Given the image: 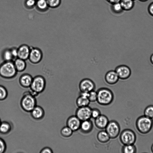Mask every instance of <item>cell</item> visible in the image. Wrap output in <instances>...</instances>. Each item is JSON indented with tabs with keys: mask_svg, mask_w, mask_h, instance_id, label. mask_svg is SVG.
Returning <instances> with one entry per match:
<instances>
[{
	"mask_svg": "<svg viewBox=\"0 0 153 153\" xmlns=\"http://www.w3.org/2000/svg\"><path fill=\"white\" fill-rule=\"evenodd\" d=\"M137 129L141 134L149 133L153 127V119L142 115L137 119L135 123Z\"/></svg>",
	"mask_w": 153,
	"mask_h": 153,
	"instance_id": "1",
	"label": "cell"
},
{
	"mask_svg": "<svg viewBox=\"0 0 153 153\" xmlns=\"http://www.w3.org/2000/svg\"><path fill=\"white\" fill-rule=\"evenodd\" d=\"M13 62L3 61L0 64V76L5 79L15 77L17 74Z\"/></svg>",
	"mask_w": 153,
	"mask_h": 153,
	"instance_id": "2",
	"label": "cell"
},
{
	"mask_svg": "<svg viewBox=\"0 0 153 153\" xmlns=\"http://www.w3.org/2000/svg\"><path fill=\"white\" fill-rule=\"evenodd\" d=\"M97 101L102 105H108L113 101L114 95L112 91L106 88H102L97 91Z\"/></svg>",
	"mask_w": 153,
	"mask_h": 153,
	"instance_id": "3",
	"label": "cell"
},
{
	"mask_svg": "<svg viewBox=\"0 0 153 153\" xmlns=\"http://www.w3.org/2000/svg\"><path fill=\"white\" fill-rule=\"evenodd\" d=\"M46 81L45 78L41 75L36 76L33 78L30 87L31 91L29 92L35 97L44 91Z\"/></svg>",
	"mask_w": 153,
	"mask_h": 153,
	"instance_id": "4",
	"label": "cell"
},
{
	"mask_svg": "<svg viewBox=\"0 0 153 153\" xmlns=\"http://www.w3.org/2000/svg\"><path fill=\"white\" fill-rule=\"evenodd\" d=\"M20 105L24 111L30 112L36 105V100L29 92L26 93L21 100Z\"/></svg>",
	"mask_w": 153,
	"mask_h": 153,
	"instance_id": "5",
	"label": "cell"
},
{
	"mask_svg": "<svg viewBox=\"0 0 153 153\" xmlns=\"http://www.w3.org/2000/svg\"><path fill=\"white\" fill-rule=\"evenodd\" d=\"M119 138L121 142L123 145L134 144L136 140L135 133L130 129L123 130L120 134Z\"/></svg>",
	"mask_w": 153,
	"mask_h": 153,
	"instance_id": "6",
	"label": "cell"
},
{
	"mask_svg": "<svg viewBox=\"0 0 153 153\" xmlns=\"http://www.w3.org/2000/svg\"><path fill=\"white\" fill-rule=\"evenodd\" d=\"M105 129L110 138L112 139L117 138L119 135L120 131L119 123L114 120L109 121Z\"/></svg>",
	"mask_w": 153,
	"mask_h": 153,
	"instance_id": "7",
	"label": "cell"
},
{
	"mask_svg": "<svg viewBox=\"0 0 153 153\" xmlns=\"http://www.w3.org/2000/svg\"><path fill=\"white\" fill-rule=\"evenodd\" d=\"M43 57L42 51L39 48L30 47V50L28 59L32 64H37L41 62Z\"/></svg>",
	"mask_w": 153,
	"mask_h": 153,
	"instance_id": "8",
	"label": "cell"
},
{
	"mask_svg": "<svg viewBox=\"0 0 153 153\" xmlns=\"http://www.w3.org/2000/svg\"><path fill=\"white\" fill-rule=\"evenodd\" d=\"M92 109L88 106L78 107L75 115L81 121L90 120L91 118Z\"/></svg>",
	"mask_w": 153,
	"mask_h": 153,
	"instance_id": "9",
	"label": "cell"
},
{
	"mask_svg": "<svg viewBox=\"0 0 153 153\" xmlns=\"http://www.w3.org/2000/svg\"><path fill=\"white\" fill-rule=\"evenodd\" d=\"M119 79L125 80L129 78L131 74V70L128 66L121 65L117 66L114 70Z\"/></svg>",
	"mask_w": 153,
	"mask_h": 153,
	"instance_id": "10",
	"label": "cell"
},
{
	"mask_svg": "<svg viewBox=\"0 0 153 153\" xmlns=\"http://www.w3.org/2000/svg\"><path fill=\"white\" fill-rule=\"evenodd\" d=\"M79 87L80 91L89 92L95 90L96 85L91 79L85 78L80 81Z\"/></svg>",
	"mask_w": 153,
	"mask_h": 153,
	"instance_id": "11",
	"label": "cell"
},
{
	"mask_svg": "<svg viewBox=\"0 0 153 153\" xmlns=\"http://www.w3.org/2000/svg\"><path fill=\"white\" fill-rule=\"evenodd\" d=\"M81 122V121L76 115H72L67 119L66 124L74 132L79 129Z\"/></svg>",
	"mask_w": 153,
	"mask_h": 153,
	"instance_id": "12",
	"label": "cell"
},
{
	"mask_svg": "<svg viewBox=\"0 0 153 153\" xmlns=\"http://www.w3.org/2000/svg\"><path fill=\"white\" fill-rule=\"evenodd\" d=\"M30 47L26 44H23L17 48V58L26 60L28 59Z\"/></svg>",
	"mask_w": 153,
	"mask_h": 153,
	"instance_id": "13",
	"label": "cell"
},
{
	"mask_svg": "<svg viewBox=\"0 0 153 153\" xmlns=\"http://www.w3.org/2000/svg\"><path fill=\"white\" fill-rule=\"evenodd\" d=\"M119 78L115 70H111L108 71L105 76L106 82L110 85H114L117 82Z\"/></svg>",
	"mask_w": 153,
	"mask_h": 153,
	"instance_id": "14",
	"label": "cell"
},
{
	"mask_svg": "<svg viewBox=\"0 0 153 153\" xmlns=\"http://www.w3.org/2000/svg\"><path fill=\"white\" fill-rule=\"evenodd\" d=\"M109 122L108 119L106 116L101 114L95 119L94 123L97 128L103 129L105 128Z\"/></svg>",
	"mask_w": 153,
	"mask_h": 153,
	"instance_id": "15",
	"label": "cell"
},
{
	"mask_svg": "<svg viewBox=\"0 0 153 153\" xmlns=\"http://www.w3.org/2000/svg\"><path fill=\"white\" fill-rule=\"evenodd\" d=\"M33 77L30 74H24L19 77V82L20 85L25 88H30L32 83Z\"/></svg>",
	"mask_w": 153,
	"mask_h": 153,
	"instance_id": "16",
	"label": "cell"
},
{
	"mask_svg": "<svg viewBox=\"0 0 153 153\" xmlns=\"http://www.w3.org/2000/svg\"><path fill=\"white\" fill-rule=\"evenodd\" d=\"M93 127V123L90 119L81 121L79 129L82 133L87 134L92 131Z\"/></svg>",
	"mask_w": 153,
	"mask_h": 153,
	"instance_id": "17",
	"label": "cell"
},
{
	"mask_svg": "<svg viewBox=\"0 0 153 153\" xmlns=\"http://www.w3.org/2000/svg\"><path fill=\"white\" fill-rule=\"evenodd\" d=\"M30 112L32 117L36 120L42 119L45 114L43 108L37 105H36Z\"/></svg>",
	"mask_w": 153,
	"mask_h": 153,
	"instance_id": "18",
	"label": "cell"
},
{
	"mask_svg": "<svg viewBox=\"0 0 153 153\" xmlns=\"http://www.w3.org/2000/svg\"><path fill=\"white\" fill-rule=\"evenodd\" d=\"M14 65L17 72L24 71L26 68L25 60L17 58L13 61Z\"/></svg>",
	"mask_w": 153,
	"mask_h": 153,
	"instance_id": "19",
	"label": "cell"
},
{
	"mask_svg": "<svg viewBox=\"0 0 153 153\" xmlns=\"http://www.w3.org/2000/svg\"><path fill=\"white\" fill-rule=\"evenodd\" d=\"M97 138L98 141L102 143H107L111 139L105 130L99 131L97 134Z\"/></svg>",
	"mask_w": 153,
	"mask_h": 153,
	"instance_id": "20",
	"label": "cell"
},
{
	"mask_svg": "<svg viewBox=\"0 0 153 153\" xmlns=\"http://www.w3.org/2000/svg\"><path fill=\"white\" fill-rule=\"evenodd\" d=\"M120 3L123 10H131L134 5V1L132 0H121Z\"/></svg>",
	"mask_w": 153,
	"mask_h": 153,
	"instance_id": "21",
	"label": "cell"
},
{
	"mask_svg": "<svg viewBox=\"0 0 153 153\" xmlns=\"http://www.w3.org/2000/svg\"><path fill=\"white\" fill-rule=\"evenodd\" d=\"M2 59L3 61H13L14 59L10 48H5L1 53Z\"/></svg>",
	"mask_w": 153,
	"mask_h": 153,
	"instance_id": "22",
	"label": "cell"
},
{
	"mask_svg": "<svg viewBox=\"0 0 153 153\" xmlns=\"http://www.w3.org/2000/svg\"><path fill=\"white\" fill-rule=\"evenodd\" d=\"M90 102L88 98L80 95L76 100V104L78 107L88 106Z\"/></svg>",
	"mask_w": 153,
	"mask_h": 153,
	"instance_id": "23",
	"label": "cell"
},
{
	"mask_svg": "<svg viewBox=\"0 0 153 153\" xmlns=\"http://www.w3.org/2000/svg\"><path fill=\"white\" fill-rule=\"evenodd\" d=\"M11 126L10 124L7 121L1 122L0 125V133L3 134H6L11 131Z\"/></svg>",
	"mask_w": 153,
	"mask_h": 153,
	"instance_id": "24",
	"label": "cell"
},
{
	"mask_svg": "<svg viewBox=\"0 0 153 153\" xmlns=\"http://www.w3.org/2000/svg\"><path fill=\"white\" fill-rule=\"evenodd\" d=\"M137 151V148L134 144L123 145L121 149L123 153H135Z\"/></svg>",
	"mask_w": 153,
	"mask_h": 153,
	"instance_id": "25",
	"label": "cell"
},
{
	"mask_svg": "<svg viewBox=\"0 0 153 153\" xmlns=\"http://www.w3.org/2000/svg\"><path fill=\"white\" fill-rule=\"evenodd\" d=\"M73 131L67 126L64 127L60 131L61 135L64 137L68 138L72 134Z\"/></svg>",
	"mask_w": 153,
	"mask_h": 153,
	"instance_id": "26",
	"label": "cell"
},
{
	"mask_svg": "<svg viewBox=\"0 0 153 153\" xmlns=\"http://www.w3.org/2000/svg\"><path fill=\"white\" fill-rule=\"evenodd\" d=\"M144 115L148 117L153 119V105L147 106L144 111Z\"/></svg>",
	"mask_w": 153,
	"mask_h": 153,
	"instance_id": "27",
	"label": "cell"
},
{
	"mask_svg": "<svg viewBox=\"0 0 153 153\" xmlns=\"http://www.w3.org/2000/svg\"><path fill=\"white\" fill-rule=\"evenodd\" d=\"M111 10L115 13H120L123 11L120 2L111 4Z\"/></svg>",
	"mask_w": 153,
	"mask_h": 153,
	"instance_id": "28",
	"label": "cell"
},
{
	"mask_svg": "<svg viewBox=\"0 0 153 153\" xmlns=\"http://www.w3.org/2000/svg\"><path fill=\"white\" fill-rule=\"evenodd\" d=\"M37 7L41 10H44L48 6L46 0H37L36 3Z\"/></svg>",
	"mask_w": 153,
	"mask_h": 153,
	"instance_id": "29",
	"label": "cell"
},
{
	"mask_svg": "<svg viewBox=\"0 0 153 153\" xmlns=\"http://www.w3.org/2000/svg\"><path fill=\"white\" fill-rule=\"evenodd\" d=\"M7 94L6 88L3 86L0 85V100H3L6 99Z\"/></svg>",
	"mask_w": 153,
	"mask_h": 153,
	"instance_id": "30",
	"label": "cell"
},
{
	"mask_svg": "<svg viewBox=\"0 0 153 153\" xmlns=\"http://www.w3.org/2000/svg\"><path fill=\"white\" fill-rule=\"evenodd\" d=\"M88 98L90 102H94L96 101L97 98V91L94 90L89 92Z\"/></svg>",
	"mask_w": 153,
	"mask_h": 153,
	"instance_id": "31",
	"label": "cell"
},
{
	"mask_svg": "<svg viewBox=\"0 0 153 153\" xmlns=\"http://www.w3.org/2000/svg\"><path fill=\"white\" fill-rule=\"evenodd\" d=\"M48 6L55 8L58 6L61 3V0H46Z\"/></svg>",
	"mask_w": 153,
	"mask_h": 153,
	"instance_id": "32",
	"label": "cell"
},
{
	"mask_svg": "<svg viewBox=\"0 0 153 153\" xmlns=\"http://www.w3.org/2000/svg\"><path fill=\"white\" fill-rule=\"evenodd\" d=\"M100 110L97 108L92 109L91 111V117L94 119L101 114Z\"/></svg>",
	"mask_w": 153,
	"mask_h": 153,
	"instance_id": "33",
	"label": "cell"
},
{
	"mask_svg": "<svg viewBox=\"0 0 153 153\" xmlns=\"http://www.w3.org/2000/svg\"><path fill=\"white\" fill-rule=\"evenodd\" d=\"M6 149V144L4 140L0 138V153H4Z\"/></svg>",
	"mask_w": 153,
	"mask_h": 153,
	"instance_id": "34",
	"label": "cell"
},
{
	"mask_svg": "<svg viewBox=\"0 0 153 153\" xmlns=\"http://www.w3.org/2000/svg\"><path fill=\"white\" fill-rule=\"evenodd\" d=\"M11 51L14 59L17 58L18 51L17 48L13 47L10 48Z\"/></svg>",
	"mask_w": 153,
	"mask_h": 153,
	"instance_id": "35",
	"label": "cell"
},
{
	"mask_svg": "<svg viewBox=\"0 0 153 153\" xmlns=\"http://www.w3.org/2000/svg\"><path fill=\"white\" fill-rule=\"evenodd\" d=\"M36 3V0H27L26 4L28 7H32L35 5Z\"/></svg>",
	"mask_w": 153,
	"mask_h": 153,
	"instance_id": "36",
	"label": "cell"
},
{
	"mask_svg": "<svg viewBox=\"0 0 153 153\" xmlns=\"http://www.w3.org/2000/svg\"><path fill=\"white\" fill-rule=\"evenodd\" d=\"M40 153H52V149L48 147H45L42 149L40 152Z\"/></svg>",
	"mask_w": 153,
	"mask_h": 153,
	"instance_id": "37",
	"label": "cell"
},
{
	"mask_svg": "<svg viewBox=\"0 0 153 153\" xmlns=\"http://www.w3.org/2000/svg\"><path fill=\"white\" fill-rule=\"evenodd\" d=\"M148 11L149 14L153 16V2L149 5L148 8Z\"/></svg>",
	"mask_w": 153,
	"mask_h": 153,
	"instance_id": "38",
	"label": "cell"
},
{
	"mask_svg": "<svg viewBox=\"0 0 153 153\" xmlns=\"http://www.w3.org/2000/svg\"><path fill=\"white\" fill-rule=\"evenodd\" d=\"M108 2L111 4H112L115 3L119 2L121 0H106Z\"/></svg>",
	"mask_w": 153,
	"mask_h": 153,
	"instance_id": "39",
	"label": "cell"
},
{
	"mask_svg": "<svg viewBox=\"0 0 153 153\" xmlns=\"http://www.w3.org/2000/svg\"><path fill=\"white\" fill-rule=\"evenodd\" d=\"M150 60L151 63L153 65V53L151 55L150 57Z\"/></svg>",
	"mask_w": 153,
	"mask_h": 153,
	"instance_id": "40",
	"label": "cell"
},
{
	"mask_svg": "<svg viewBox=\"0 0 153 153\" xmlns=\"http://www.w3.org/2000/svg\"><path fill=\"white\" fill-rule=\"evenodd\" d=\"M151 152L152 153H153V143L152 144V146L151 147Z\"/></svg>",
	"mask_w": 153,
	"mask_h": 153,
	"instance_id": "41",
	"label": "cell"
},
{
	"mask_svg": "<svg viewBox=\"0 0 153 153\" xmlns=\"http://www.w3.org/2000/svg\"><path fill=\"white\" fill-rule=\"evenodd\" d=\"M139 0L141 2H145L146 1H147L148 0Z\"/></svg>",
	"mask_w": 153,
	"mask_h": 153,
	"instance_id": "42",
	"label": "cell"
},
{
	"mask_svg": "<svg viewBox=\"0 0 153 153\" xmlns=\"http://www.w3.org/2000/svg\"><path fill=\"white\" fill-rule=\"evenodd\" d=\"M1 120H0V124H1Z\"/></svg>",
	"mask_w": 153,
	"mask_h": 153,
	"instance_id": "43",
	"label": "cell"
},
{
	"mask_svg": "<svg viewBox=\"0 0 153 153\" xmlns=\"http://www.w3.org/2000/svg\"><path fill=\"white\" fill-rule=\"evenodd\" d=\"M133 0V1H135V0Z\"/></svg>",
	"mask_w": 153,
	"mask_h": 153,
	"instance_id": "44",
	"label": "cell"
}]
</instances>
